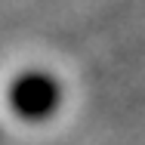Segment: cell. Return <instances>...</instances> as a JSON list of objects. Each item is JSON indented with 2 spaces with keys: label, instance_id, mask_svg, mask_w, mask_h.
I'll return each instance as SVG.
<instances>
[{
  "label": "cell",
  "instance_id": "cell-1",
  "mask_svg": "<svg viewBox=\"0 0 145 145\" xmlns=\"http://www.w3.org/2000/svg\"><path fill=\"white\" fill-rule=\"evenodd\" d=\"M65 87L46 68H22L6 84V108L22 123H46L59 114Z\"/></svg>",
  "mask_w": 145,
  "mask_h": 145
}]
</instances>
